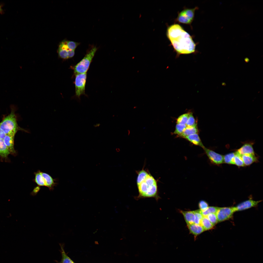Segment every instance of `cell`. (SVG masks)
Segmentation results:
<instances>
[{
	"label": "cell",
	"mask_w": 263,
	"mask_h": 263,
	"mask_svg": "<svg viewBox=\"0 0 263 263\" xmlns=\"http://www.w3.org/2000/svg\"><path fill=\"white\" fill-rule=\"evenodd\" d=\"M166 34L177 53L176 57L181 54L196 53V45L192 37L180 25L174 24L169 26Z\"/></svg>",
	"instance_id": "cell-1"
},
{
	"label": "cell",
	"mask_w": 263,
	"mask_h": 263,
	"mask_svg": "<svg viewBox=\"0 0 263 263\" xmlns=\"http://www.w3.org/2000/svg\"><path fill=\"white\" fill-rule=\"evenodd\" d=\"M137 185L139 194L136 199L153 197L157 200L159 199L157 182L150 173Z\"/></svg>",
	"instance_id": "cell-2"
},
{
	"label": "cell",
	"mask_w": 263,
	"mask_h": 263,
	"mask_svg": "<svg viewBox=\"0 0 263 263\" xmlns=\"http://www.w3.org/2000/svg\"><path fill=\"white\" fill-rule=\"evenodd\" d=\"M0 128L6 135H15L17 132L19 130L28 132L18 126L13 109H12L10 113L5 117L0 122Z\"/></svg>",
	"instance_id": "cell-3"
},
{
	"label": "cell",
	"mask_w": 263,
	"mask_h": 263,
	"mask_svg": "<svg viewBox=\"0 0 263 263\" xmlns=\"http://www.w3.org/2000/svg\"><path fill=\"white\" fill-rule=\"evenodd\" d=\"M97 48L93 47L84 57L75 66L74 71L75 75L86 73Z\"/></svg>",
	"instance_id": "cell-4"
},
{
	"label": "cell",
	"mask_w": 263,
	"mask_h": 263,
	"mask_svg": "<svg viewBox=\"0 0 263 263\" xmlns=\"http://www.w3.org/2000/svg\"><path fill=\"white\" fill-rule=\"evenodd\" d=\"M86 77V73L75 75V84L76 96L79 101L80 96L85 94Z\"/></svg>",
	"instance_id": "cell-5"
},
{
	"label": "cell",
	"mask_w": 263,
	"mask_h": 263,
	"mask_svg": "<svg viewBox=\"0 0 263 263\" xmlns=\"http://www.w3.org/2000/svg\"><path fill=\"white\" fill-rule=\"evenodd\" d=\"M197 7L193 9H185L179 13L177 20L180 23L189 24L194 19L195 12Z\"/></svg>",
	"instance_id": "cell-6"
},
{
	"label": "cell",
	"mask_w": 263,
	"mask_h": 263,
	"mask_svg": "<svg viewBox=\"0 0 263 263\" xmlns=\"http://www.w3.org/2000/svg\"><path fill=\"white\" fill-rule=\"evenodd\" d=\"M235 212L233 207H219L216 214L218 222L228 219Z\"/></svg>",
	"instance_id": "cell-7"
},
{
	"label": "cell",
	"mask_w": 263,
	"mask_h": 263,
	"mask_svg": "<svg viewBox=\"0 0 263 263\" xmlns=\"http://www.w3.org/2000/svg\"><path fill=\"white\" fill-rule=\"evenodd\" d=\"M210 162L213 164L220 165L224 163L223 156L205 146L203 148Z\"/></svg>",
	"instance_id": "cell-8"
},
{
	"label": "cell",
	"mask_w": 263,
	"mask_h": 263,
	"mask_svg": "<svg viewBox=\"0 0 263 263\" xmlns=\"http://www.w3.org/2000/svg\"><path fill=\"white\" fill-rule=\"evenodd\" d=\"M254 142L253 141H248L243 142L242 145L240 148L236 150V151L241 155L245 154H254L253 146Z\"/></svg>",
	"instance_id": "cell-9"
},
{
	"label": "cell",
	"mask_w": 263,
	"mask_h": 263,
	"mask_svg": "<svg viewBox=\"0 0 263 263\" xmlns=\"http://www.w3.org/2000/svg\"><path fill=\"white\" fill-rule=\"evenodd\" d=\"M261 200L256 201L249 199L233 207L235 212L244 210L257 206Z\"/></svg>",
	"instance_id": "cell-10"
},
{
	"label": "cell",
	"mask_w": 263,
	"mask_h": 263,
	"mask_svg": "<svg viewBox=\"0 0 263 263\" xmlns=\"http://www.w3.org/2000/svg\"><path fill=\"white\" fill-rule=\"evenodd\" d=\"M41 174L45 183L46 186L50 191H53L54 187L56 186L57 183L56 179H53L49 175L45 172L41 171Z\"/></svg>",
	"instance_id": "cell-11"
},
{
	"label": "cell",
	"mask_w": 263,
	"mask_h": 263,
	"mask_svg": "<svg viewBox=\"0 0 263 263\" xmlns=\"http://www.w3.org/2000/svg\"><path fill=\"white\" fill-rule=\"evenodd\" d=\"M69 49L66 44V41L64 40L60 43L58 49L59 57L61 58L67 59L68 58V50Z\"/></svg>",
	"instance_id": "cell-12"
},
{
	"label": "cell",
	"mask_w": 263,
	"mask_h": 263,
	"mask_svg": "<svg viewBox=\"0 0 263 263\" xmlns=\"http://www.w3.org/2000/svg\"><path fill=\"white\" fill-rule=\"evenodd\" d=\"M15 135H6L3 140L9 150L11 154H15L16 152L14 148V138Z\"/></svg>",
	"instance_id": "cell-13"
},
{
	"label": "cell",
	"mask_w": 263,
	"mask_h": 263,
	"mask_svg": "<svg viewBox=\"0 0 263 263\" xmlns=\"http://www.w3.org/2000/svg\"><path fill=\"white\" fill-rule=\"evenodd\" d=\"M187 226L190 232L194 235L195 239L198 235L204 231L200 225L194 223L188 225Z\"/></svg>",
	"instance_id": "cell-14"
},
{
	"label": "cell",
	"mask_w": 263,
	"mask_h": 263,
	"mask_svg": "<svg viewBox=\"0 0 263 263\" xmlns=\"http://www.w3.org/2000/svg\"><path fill=\"white\" fill-rule=\"evenodd\" d=\"M244 166H248L258 161V157L254 154H245L241 155Z\"/></svg>",
	"instance_id": "cell-15"
},
{
	"label": "cell",
	"mask_w": 263,
	"mask_h": 263,
	"mask_svg": "<svg viewBox=\"0 0 263 263\" xmlns=\"http://www.w3.org/2000/svg\"><path fill=\"white\" fill-rule=\"evenodd\" d=\"M180 212L183 215L187 225L194 223L195 216L194 211L180 210Z\"/></svg>",
	"instance_id": "cell-16"
},
{
	"label": "cell",
	"mask_w": 263,
	"mask_h": 263,
	"mask_svg": "<svg viewBox=\"0 0 263 263\" xmlns=\"http://www.w3.org/2000/svg\"><path fill=\"white\" fill-rule=\"evenodd\" d=\"M184 138L195 145L199 146L202 148L204 147L198 133L189 135Z\"/></svg>",
	"instance_id": "cell-17"
},
{
	"label": "cell",
	"mask_w": 263,
	"mask_h": 263,
	"mask_svg": "<svg viewBox=\"0 0 263 263\" xmlns=\"http://www.w3.org/2000/svg\"><path fill=\"white\" fill-rule=\"evenodd\" d=\"M198 130L197 126H187L182 133L178 136L184 138L186 136L192 134H198Z\"/></svg>",
	"instance_id": "cell-18"
},
{
	"label": "cell",
	"mask_w": 263,
	"mask_h": 263,
	"mask_svg": "<svg viewBox=\"0 0 263 263\" xmlns=\"http://www.w3.org/2000/svg\"><path fill=\"white\" fill-rule=\"evenodd\" d=\"M10 154V151L5 144L3 139L0 138V156L6 159Z\"/></svg>",
	"instance_id": "cell-19"
},
{
	"label": "cell",
	"mask_w": 263,
	"mask_h": 263,
	"mask_svg": "<svg viewBox=\"0 0 263 263\" xmlns=\"http://www.w3.org/2000/svg\"><path fill=\"white\" fill-rule=\"evenodd\" d=\"M35 178L33 181L38 186H45L46 184L44 179L41 174V171L39 170L34 173Z\"/></svg>",
	"instance_id": "cell-20"
},
{
	"label": "cell",
	"mask_w": 263,
	"mask_h": 263,
	"mask_svg": "<svg viewBox=\"0 0 263 263\" xmlns=\"http://www.w3.org/2000/svg\"><path fill=\"white\" fill-rule=\"evenodd\" d=\"M200 225L202 226L204 231L211 229L214 226L206 216H203Z\"/></svg>",
	"instance_id": "cell-21"
},
{
	"label": "cell",
	"mask_w": 263,
	"mask_h": 263,
	"mask_svg": "<svg viewBox=\"0 0 263 263\" xmlns=\"http://www.w3.org/2000/svg\"><path fill=\"white\" fill-rule=\"evenodd\" d=\"M233 164L235 165L238 167H244V166L243 160L241 155L235 152V155L233 160Z\"/></svg>",
	"instance_id": "cell-22"
},
{
	"label": "cell",
	"mask_w": 263,
	"mask_h": 263,
	"mask_svg": "<svg viewBox=\"0 0 263 263\" xmlns=\"http://www.w3.org/2000/svg\"><path fill=\"white\" fill-rule=\"evenodd\" d=\"M219 207H208L206 210L203 211H200L201 212L204 216H206L207 215L211 213H216Z\"/></svg>",
	"instance_id": "cell-23"
},
{
	"label": "cell",
	"mask_w": 263,
	"mask_h": 263,
	"mask_svg": "<svg viewBox=\"0 0 263 263\" xmlns=\"http://www.w3.org/2000/svg\"><path fill=\"white\" fill-rule=\"evenodd\" d=\"M235 155V152H231L223 156L224 163L233 164V160Z\"/></svg>",
	"instance_id": "cell-24"
},
{
	"label": "cell",
	"mask_w": 263,
	"mask_h": 263,
	"mask_svg": "<svg viewBox=\"0 0 263 263\" xmlns=\"http://www.w3.org/2000/svg\"><path fill=\"white\" fill-rule=\"evenodd\" d=\"M61 248L62 258L60 263H74L66 254L63 246L60 245Z\"/></svg>",
	"instance_id": "cell-25"
},
{
	"label": "cell",
	"mask_w": 263,
	"mask_h": 263,
	"mask_svg": "<svg viewBox=\"0 0 263 263\" xmlns=\"http://www.w3.org/2000/svg\"><path fill=\"white\" fill-rule=\"evenodd\" d=\"M149 173L148 172L144 169H142L138 172L137 178V184L143 180Z\"/></svg>",
	"instance_id": "cell-26"
},
{
	"label": "cell",
	"mask_w": 263,
	"mask_h": 263,
	"mask_svg": "<svg viewBox=\"0 0 263 263\" xmlns=\"http://www.w3.org/2000/svg\"><path fill=\"white\" fill-rule=\"evenodd\" d=\"M189 113H184L180 115L177 119V123L185 124L187 122Z\"/></svg>",
	"instance_id": "cell-27"
},
{
	"label": "cell",
	"mask_w": 263,
	"mask_h": 263,
	"mask_svg": "<svg viewBox=\"0 0 263 263\" xmlns=\"http://www.w3.org/2000/svg\"><path fill=\"white\" fill-rule=\"evenodd\" d=\"M186 125L187 126H197V123L192 113H189Z\"/></svg>",
	"instance_id": "cell-28"
},
{
	"label": "cell",
	"mask_w": 263,
	"mask_h": 263,
	"mask_svg": "<svg viewBox=\"0 0 263 263\" xmlns=\"http://www.w3.org/2000/svg\"><path fill=\"white\" fill-rule=\"evenodd\" d=\"M186 127L187 126L185 124L177 123L173 134L177 135L178 136L180 135L182 133Z\"/></svg>",
	"instance_id": "cell-29"
},
{
	"label": "cell",
	"mask_w": 263,
	"mask_h": 263,
	"mask_svg": "<svg viewBox=\"0 0 263 263\" xmlns=\"http://www.w3.org/2000/svg\"><path fill=\"white\" fill-rule=\"evenodd\" d=\"M195 216L194 224L200 225L203 216L200 209L194 211Z\"/></svg>",
	"instance_id": "cell-30"
},
{
	"label": "cell",
	"mask_w": 263,
	"mask_h": 263,
	"mask_svg": "<svg viewBox=\"0 0 263 263\" xmlns=\"http://www.w3.org/2000/svg\"><path fill=\"white\" fill-rule=\"evenodd\" d=\"M206 216L214 226L218 222L216 213H211L208 215Z\"/></svg>",
	"instance_id": "cell-31"
},
{
	"label": "cell",
	"mask_w": 263,
	"mask_h": 263,
	"mask_svg": "<svg viewBox=\"0 0 263 263\" xmlns=\"http://www.w3.org/2000/svg\"><path fill=\"white\" fill-rule=\"evenodd\" d=\"M66 44L69 49L75 50L80 44V43L73 41L66 40Z\"/></svg>",
	"instance_id": "cell-32"
},
{
	"label": "cell",
	"mask_w": 263,
	"mask_h": 263,
	"mask_svg": "<svg viewBox=\"0 0 263 263\" xmlns=\"http://www.w3.org/2000/svg\"><path fill=\"white\" fill-rule=\"evenodd\" d=\"M198 206L200 210L201 211L206 210L208 207V204L204 200L200 201L199 203Z\"/></svg>",
	"instance_id": "cell-33"
},
{
	"label": "cell",
	"mask_w": 263,
	"mask_h": 263,
	"mask_svg": "<svg viewBox=\"0 0 263 263\" xmlns=\"http://www.w3.org/2000/svg\"><path fill=\"white\" fill-rule=\"evenodd\" d=\"M40 189V187L38 186L35 187L31 193V195L32 196H35L36 195L39 191Z\"/></svg>",
	"instance_id": "cell-34"
},
{
	"label": "cell",
	"mask_w": 263,
	"mask_h": 263,
	"mask_svg": "<svg viewBox=\"0 0 263 263\" xmlns=\"http://www.w3.org/2000/svg\"><path fill=\"white\" fill-rule=\"evenodd\" d=\"M68 58L73 57L75 54V50L69 49L67 51Z\"/></svg>",
	"instance_id": "cell-35"
},
{
	"label": "cell",
	"mask_w": 263,
	"mask_h": 263,
	"mask_svg": "<svg viewBox=\"0 0 263 263\" xmlns=\"http://www.w3.org/2000/svg\"><path fill=\"white\" fill-rule=\"evenodd\" d=\"M6 135V134L0 128V138L3 139Z\"/></svg>",
	"instance_id": "cell-36"
},
{
	"label": "cell",
	"mask_w": 263,
	"mask_h": 263,
	"mask_svg": "<svg viewBox=\"0 0 263 263\" xmlns=\"http://www.w3.org/2000/svg\"><path fill=\"white\" fill-rule=\"evenodd\" d=\"M2 6L0 5V13L2 14L3 12V10L2 9Z\"/></svg>",
	"instance_id": "cell-37"
},
{
	"label": "cell",
	"mask_w": 263,
	"mask_h": 263,
	"mask_svg": "<svg viewBox=\"0 0 263 263\" xmlns=\"http://www.w3.org/2000/svg\"><path fill=\"white\" fill-rule=\"evenodd\" d=\"M128 135H129L130 133V131L129 130H128Z\"/></svg>",
	"instance_id": "cell-38"
}]
</instances>
